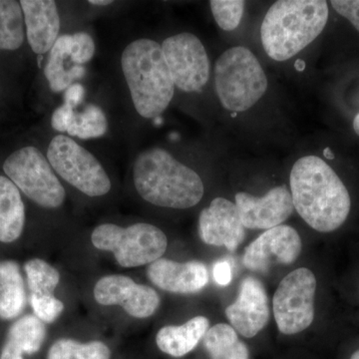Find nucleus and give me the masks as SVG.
<instances>
[{
    "mask_svg": "<svg viewBox=\"0 0 359 359\" xmlns=\"http://www.w3.org/2000/svg\"><path fill=\"white\" fill-rule=\"evenodd\" d=\"M327 20V2L323 0L276 1L262 23L264 51L273 60H289L320 36Z\"/></svg>",
    "mask_w": 359,
    "mask_h": 359,
    "instance_id": "3",
    "label": "nucleus"
},
{
    "mask_svg": "<svg viewBox=\"0 0 359 359\" xmlns=\"http://www.w3.org/2000/svg\"><path fill=\"white\" fill-rule=\"evenodd\" d=\"M85 95V89L81 84H72L65 90V104L70 106L71 108L74 109L78 104L81 103L83 100Z\"/></svg>",
    "mask_w": 359,
    "mask_h": 359,
    "instance_id": "34",
    "label": "nucleus"
},
{
    "mask_svg": "<svg viewBox=\"0 0 359 359\" xmlns=\"http://www.w3.org/2000/svg\"><path fill=\"white\" fill-rule=\"evenodd\" d=\"M109 347L101 341L81 344L74 339H62L52 344L47 359H110Z\"/></svg>",
    "mask_w": 359,
    "mask_h": 359,
    "instance_id": "25",
    "label": "nucleus"
},
{
    "mask_svg": "<svg viewBox=\"0 0 359 359\" xmlns=\"http://www.w3.org/2000/svg\"><path fill=\"white\" fill-rule=\"evenodd\" d=\"M4 171L37 205L56 209L65 203V188L39 149L29 146L15 151L4 162Z\"/></svg>",
    "mask_w": 359,
    "mask_h": 359,
    "instance_id": "7",
    "label": "nucleus"
},
{
    "mask_svg": "<svg viewBox=\"0 0 359 359\" xmlns=\"http://www.w3.org/2000/svg\"><path fill=\"white\" fill-rule=\"evenodd\" d=\"M210 327V321L205 316H196L182 325H167L161 328L156 342L161 351L182 358L191 353L204 339Z\"/></svg>",
    "mask_w": 359,
    "mask_h": 359,
    "instance_id": "18",
    "label": "nucleus"
},
{
    "mask_svg": "<svg viewBox=\"0 0 359 359\" xmlns=\"http://www.w3.org/2000/svg\"><path fill=\"white\" fill-rule=\"evenodd\" d=\"M30 304L34 311L35 316H37L42 323H54L65 311V304L53 294H32Z\"/></svg>",
    "mask_w": 359,
    "mask_h": 359,
    "instance_id": "29",
    "label": "nucleus"
},
{
    "mask_svg": "<svg viewBox=\"0 0 359 359\" xmlns=\"http://www.w3.org/2000/svg\"><path fill=\"white\" fill-rule=\"evenodd\" d=\"M302 240L295 229L285 224L262 233L245 250V268L264 273L278 264H292L302 252Z\"/></svg>",
    "mask_w": 359,
    "mask_h": 359,
    "instance_id": "11",
    "label": "nucleus"
},
{
    "mask_svg": "<svg viewBox=\"0 0 359 359\" xmlns=\"http://www.w3.org/2000/svg\"><path fill=\"white\" fill-rule=\"evenodd\" d=\"M245 2L242 0H212L210 1L212 16L217 25L231 32L240 25L244 14Z\"/></svg>",
    "mask_w": 359,
    "mask_h": 359,
    "instance_id": "28",
    "label": "nucleus"
},
{
    "mask_svg": "<svg viewBox=\"0 0 359 359\" xmlns=\"http://www.w3.org/2000/svg\"><path fill=\"white\" fill-rule=\"evenodd\" d=\"M351 359H359V349L353 354Z\"/></svg>",
    "mask_w": 359,
    "mask_h": 359,
    "instance_id": "37",
    "label": "nucleus"
},
{
    "mask_svg": "<svg viewBox=\"0 0 359 359\" xmlns=\"http://www.w3.org/2000/svg\"><path fill=\"white\" fill-rule=\"evenodd\" d=\"M25 209L20 189L6 177L0 176V242L13 243L22 233Z\"/></svg>",
    "mask_w": 359,
    "mask_h": 359,
    "instance_id": "20",
    "label": "nucleus"
},
{
    "mask_svg": "<svg viewBox=\"0 0 359 359\" xmlns=\"http://www.w3.org/2000/svg\"><path fill=\"white\" fill-rule=\"evenodd\" d=\"M28 43L34 53L43 55L51 50L60 30V18L55 1L21 0Z\"/></svg>",
    "mask_w": 359,
    "mask_h": 359,
    "instance_id": "17",
    "label": "nucleus"
},
{
    "mask_svg": "<svg viewBox=\"0 0 359 359\" xmlns=\"http://www.w3.org/2000/svg\"><path fill=\"white\" fill-rule=\"evenodd\" d=\"M133 177L139 195L158 207L189 209L204 196L199 175L164 149L151 148L141 153L135 161Z\"/></svg>",
    "mask_w": 359,
    "mask_h": 359,
    "instance_id": "2",
    "label": "nucleus"
},
{
    "mask_svg": "<svg viewBox=\"0 0 359 359\" xmlns=\"http://www.w3.org/2000/svg\"><path fill=\"white\" fill-rule=\"evenodd\" d=\"M290 184L295 210L313 230L330 233L346 221L351 209L348 191L334 170L318 156L297 160Z\"/></svg>",
    "mask_w": 359,
    "mask_h": 359,
    "instance_id": "1",
    "label": "nucleus"
},
{
    "mask_svg": "<svg viewBox=\"0 0 359 359\" xmlns=\"http://www.w3.org/2000/svg\"><path fill=\"white\" fill-rule=\"evenodd\" d=\"M199 233L205 244L235 252L245 237L237 205L224 198L212 200L210 207L201 212Z\"/></svg>",
    "mask_w": 359,
    "mask_h": 359,
    "instance_id": "14",
    "label": "nucleus"
},
{
    "mask_svg": "<svg viewBox=\"0 0 359 359\" xmlns=\"http://www.w3.org/2000/svg\"><path fill=\"white\" fill-rule=\"evenodd\" d=\"M236 205L243 224L250 230L268 231L280 226L294 209L292 194L287 186L276 187L261 198L238 193Z\"/></svg>",
    "mask_w": 359,
    "mask_h": 359,
    "instance_id": "13",
    "label": "nucleus"
},
{
    "mask_svg": "<svg viewBox=\"0 0 359 359\" xmlns=\"http://www.w3.org/2000/svg\"><path fill=\"white\" fill-rule=\"evenodd\" d=\"M75 116L76 113L74 109L65 104L54 111L51 119L52 127L58 132H68L74 123Z\"/></svg>",
    "mask_w": 359,
    "mask_h": 359,
    "instance_id": "32",
    "label": "nucleus"
},
{
    "mask_svg": "<svg viewBox=\"0 0 359 359\" xmlns=\"http://www.w3.org/2000/svg\"><path fill=\"white\" fill-rule=\"evenodd\" d=\"M95 44L93 39L84 32L71 35L70 58L77 65H85L93 58Z\"/></svg>",
    "mask_w": 359,
    "mask_h": 359,
    "instance_id": "30",
    "label": "nucleus"
},
{
    "mask_svg": "<svg viewBox=\"0 0 359 359\" xmlns=\"http://www.w3.org/2000/svg\"><path fill=\"white\" fill-rule=\"evenodd\" d=\"M107 129V118L101 108L88 105L83 112L75 116L74 123L67 133L80 139H92L103 136Z\"/></svg>",
    "mask_w": 359,
    "mask_h": 359,
    "instance_id": "27",
    "label": "nucleus"
},
{
    "mask_svg": "<svg viewBox=\"0 0 359 359\" xmlns=\"http://www.w3.org/2000/svg\"><path fill=\"white\" fill-rule=\"evenodd\" d=\"M121 65L135 109L147 119L159 117L175 92L162 46L154 40H136L123 51Z\"/></svg>",
    "mask_w": 359,
    "mask_h": 359,
    "instance_id": "4",
    "label": "nucleus"
},
{
    "mask_svg": "<svg viewBox=\"0 0 359 359\" xmlns=\"http://www.w3.org/2000/svg\"><path fill=\"white\" fill-rule=\"evenodd\" d=\"M332 8L344 16L359 32V0H332Z\"/></svg>",
    "mask_w": 359,
    "mask_h": 359,
    "instance_id": "31",
    "label": "nucleus"
},
{
    "mask_svg": "<svg viewBox=\"0 0 359 359\" xmlns=\"http://www.w3.org/2000/svg\"><path fill=\"white\" fill-rule=\"evenodd\" d=\"M203 342L211 359H249L247 346L238 340L236 330L226 323L209 328Z\"/></svg>",
    "mask_w": 359,
    "mask_h": 359,
    "instance_id": "23",
    "label": "nucleus"
},
{
    "mask_svg": "<svg viewBox=\"0 0 359 359\" xmlns=\"http://www.w3.org/2000/svg\"><path fill=\"white\" fill-rule=\"evenodd\" d=\"M94 297L102 306H120L130 316L147 318L160 304V297L152 287L139 285L126 276H104L94 287Z\"/></svg>",
    "mask_w": 359,
    "mask_h": 359,
    "instance_id": "12",
    "label": "nucleus"
},
{
    "mask_svg": "<svg viewBox=\"0 0 359 359\" xmlns=\"http://www.w3.org/2000/svg\"><path fill=\"white\" fill-rule=\"evenodd\" d=\"M215 89L224 108L231 112H244L264 95L268 78L250 49L231 47L217 60Z\"/></svg>",
    "mask_w": 359,
    "mask_h": 359,
    "instance_id": "5",
    "label": "nucleus"
},
{
    "mask_svg": "<svg viewBox=\"0 0 359 359\" xmlns=\"http://www.w3.org/2000/svg\"><path fill=\"white\" fill-rule=\"evenodd\" d=\"M47 159L56 173L89 197L109 192L111 182L95 156L65 135H57L49 144Z\"/></svg>",
    "mask_w": 359,
    "mask_h": 359,
    "instance_id": "8",
    "label": "nucleus"
},
{
    "mask_svg": "<svg viewBox=\"0 0 359 359\" xmlns=\"http://www.w3.org/2000/svg\"><path fill=\"white\" fill-rule=\"evenodd\" d=\"M28 287L32 295H51L57 287L60 275L43 259H30L25 264Z\"/></svg>",
    "mask_w": 359,
    "mask_h": 359,
    "instance_id": "26",
    "label": "nucleus"
},
{
    "mask_svg": "<svg viewBox=\"0 0 359 359\" xmlns=\"http://www.w3.org/2000/svg\"><path fill=\"white\" fill-rule=\"evenodd\" d=\"M215 282L219 287H228L233 280V268L231 264L226 259H219L212 266Z\"/></svg>",
    "mask_w": 359,
    "mask_h": 359,
    "instance_id": "33",
    "label": "nucleus"
},
{
    "mask_svg": "<svg viewBox=\"0 0 359 359\" xmlns=\"http://www.w3.org/2000/svg\"><path fill=\"white\" fill-rule=\"evenodd\" d=\"M353 129L355 133L359 136V113L355 116L353 120Z\"/></svg>",
    "mask_w": 359,
    "mask_h": 359,
    "instance_id": "36",
    "label": "nucleus"
},
{
    "mask_svg": "<svg viewBox=\"0 0 359 359\" xmlns=\"http://www.w3.org/2000/svg\"><path fill=\"white\" fill-rule=\"evenodd\" d=\"M161 46L175 86L184 92L202 90L210 78L209 56L202 41L192 33H180Z\"/></svg>",
    "mask_w": 359,
    "mask_h": 359,
    "instance_id": "10",
    "label": "nucleus"
},
{
    "mask_svg": "<svg viewBox=\"0 0 359 359\" xmlns=\"http://www.w3.org/2000/svg\"><path fill=\"white\" fill-rule=\"evenodd\" d=\"M149 280L161 290L173 294H194L204 289L209 283V273L200 262L178 263L159 259L149 264Z\"/></svg>",
    "mask_w": 359,
    "mask_h": 359,
    "instance_id": "16",
    "label": "nucleus"
},
{
    "mask_svg": "<svg viewBox=\"0 0 359 359\" xmlns=\"http://www.w3.org/2000/svg\"><path fill=\"white\" fill-rule=\"evenodd\" d=\"M226 316L243 337H256L269 320V297L263 283L252 276L245 278L237 301L226 309Z\"/></svg>",
    "mask_w": 359,
    "mask_h": 359,
    "instance_id": "15",
    "label": "nucleus"
},
{
    "mask_svg": "<svg viewBox=\"0 0 359 359\" xmlns=\"http://www.w3.org/2000/svg\"><path fill=\"white\" fill-rule=\"evenodd\" d=\"M46 337L44 323L35 316H25L13 323L0 359H25V354L37 353Z\"/></svg>",
    "mask_w": 359,
    "mask_h": 359,
    "instance_id": "19",
    "label": "nucleus"
},
{
    "mask_svg": "<svg viewBox=\"0 0 359 359\" xmlns=\"http://www.w3.org/2000/svg\"><path fill=\"white\" fill-rule=\"evenodd\" d=\"M25 41V20L20 4L0 0V50H16Z\"/></svg>",
    "mask_w": 359,
    "mask_h": 359,
    "instance_id": "24",
    "label": "nucleus"
},
{
    "mask_svg": "<svg viewBox=\"0 0 359 359\" xmlns=\"http://www.w3.org/2000/svg\"><path fill=\"white\" fill-rule=\"evenodd\" d=\"M90 4H93V6H109V4H113L112 0H90Z\"/></svg>",
    "mask_w": 359,
    "mask_h": 359,
    "instance_id": "35",
    "label": "nucleus"
},
{
    "mask_svg": "<svg viewBox=\"0 0 359 359\" xmlns=\"http://www.w3.org/2000/svg\"><path fill=\"white\" fill-rule=\"evenodd\" d=\"M316 278L313 271L299 268L289 273L273 295V316L283 334H299L313 323Z\"/></svg>",
    "mask_w": 359,
    "mask_h": 359,
    "instance_id": "9",
    "label": "nucleus"
},
{
    "mask_svg": "<svg viewBox=\"0 0 359 359\" xmlns=\"http://www.w3.org/2000/svg\"><path fill=\"white\" fill-rule=\"evenodd\" d=\"M70 44L71 35H62L58 37L55 44L49 51L44 74L52 91H65L75 80L83 77L86 73L82 65H75L69 69H66L65 61L66 58L70 57Z\"/></svg>",
    "mask_w": 359,
    "mask_h": 359,
    "instance_id": "22",
    "label": "nucleus"
},
{
    "mask_svg": "<svg viewBox=\"0 0 359 359\" xmlns=\"http://www.w3.org/2000/svg\"><path fill=\"white\" fill-rule=\"evenodd\" d=\"M92 244L96 249L113 252L123 268H137L152 264L168 248L166 235L153 224L139 223L127 228L104 224L94 229Z\"/></svg>",
    "mask_w": 359,
    "mask_h": 359,
    "instance_id": "6",
    "label": "nucleus"
},
{
    "mask_svg": "<svg viewBox=\"0 0 359 359\" xmlns=\"http://www.w3.org/2000/svg\"><path fill=\"white\" fill-rule=\"evenodd\" d=\"M25 282L15 262H0V318L13 320L25 308Z\"/></svg>",
    "mask_w": 359,
    "mask_h": 359,
    "instance_id": "21",
    "label": "nucleus"
}]
</instances>
